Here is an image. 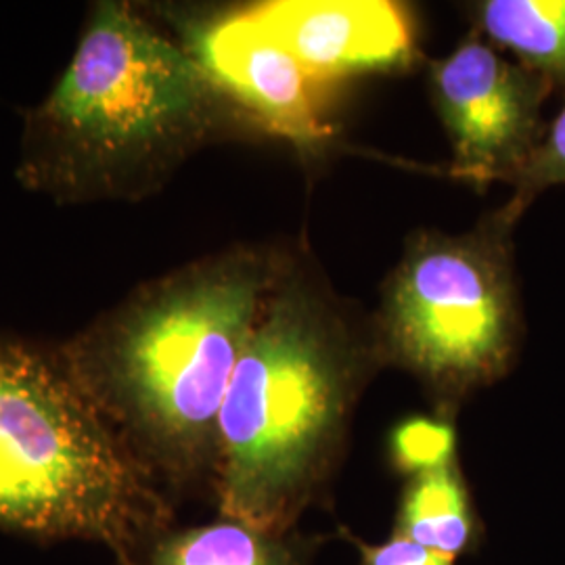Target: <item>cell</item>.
<instances>
[{"label":"cell","instance_id":"1","mask_svg":"<svg viewBox=\"0 0 565 565\" xmlns=\"http://www.w3.org/2000/svg\"><path fill=\"white\" fill-rule=\"evenodd\" d=\"M281 279L270 256L235 249L142 285L63 345L72 377L153 478L216 469L226 390Z\"/></svg>","mask_w":565,"mask_h":565},{"label":"cell","instance_id":"2","mask_svg":"<svg viewBox=\"0 0 565 565\" xmlns=\"http://www.w3.org/2000/svg\"><path fill=\"white\" fill-rule=\"evenodd\" d=\"M218 97L184 46L128 2H99L25 120L18 179L60 203L137 200L207 135Z\"/></svg>","mask_w":565,"mask_h":565},{"label":"cell","instance_id":"3","mask_svg":"<svg viewBox=\"0 0 565 565\" xmlns=\"http://www.w3.org/2000/svg\"><path fill=\"white\" fill-rule=\"evenodd\" d=\"M356 361L338 317L300 282L281 279L218 417L224 518L270 534L296 518L342 431Z\"/></svg>","mask_w":565,"mask_h":565},{"label":"cell","instance_id":"4","mask_svg":"<svg viewBox=\"0 0 565 565\" xmlns=\"http://www.w3.org/2000/svg\"><path fill=\"white\" fill-rule=\"evenodd\" d=\"M163 524L153 476L61 354L0 335V527L99 543L130 565Z\"/></svg>","mask_w":565,"mask_h":565},{"label":"cell","instance_id":"5","mask_svg":"<svg viewBox=\"0 0 565 565\" xmlns=\"http://www.w3.org/2000/svg\"><path fill=\"white\" fill-rule=\"evenodd\" d=\"M499 212L473 233L408 243L380 308L387 354L445 394L501 377L520 340V310Z\"/></svg>","mask_w":565,"mask_h":565},{"label":"cell","instance_id":"6","mask_svg":"<svg viewBox=\"0 0 565 565\" xmlns=\"http://www.w3.org/2000/svg\"><path fill=\"white\" fill-rule=\"evenodd\" d=\"M431 95L469 181H515L543 139L541 107L553 84L471 36L431 65Z\"/></svg>","mask_w":565,"mask_h":565},{"label":"cell","instance_id":"7","mask_svg":"<svg viewBox=\"0 0 565 565\" xmlns=\"http://www.w3.org/2000/svg\"><path fill=\"white\" fill-rule=\"evenodd\" d=\"M186 51L205 76L270 132L298 145L329 139V82L306 70L247 9L191 28Z\"/></svg>","mask_w":565,"mask_h":565},{"label":"cell","instance_id":"8","mask_svg":"<svg viewBox=\"0 0 565 565\" xmlns=\"http://www.w3.org/2000/svg\"><path fill=\"white\" fill-rule=\"evenodd\" d=\"M247 13L323 81L401 67L413 55V25L384 0H277Z\"/></svg>","mask_w":565,"mask_h":565},{"label":"cell","instance_id":"9","mask_svg":"<svg viewBox=\"0 0 565 565\" xmlns=\"http://www.w3.org/2000/svg\"><path fill=\"white\" fill-rule=\"evenodd\" d=\"M130 565H298L279 534L224 518L181 532H162Z\"/></svg>","mask_w":565,"mask_h":565},{"label":"cell","instance_id":"10","mask_svg":"<svg viewBox=\"0 0 565 565\" xmlns=\"http://www.w3.org/2000/svg\"><path fill=\"white\" fill-rule=\"evenodd\" d=\"M478 20L490 41L565 88V0H488Z\"/></svg>","mask_w":565,"mask_h":565},{"label":"cell","instance_id":"11","mask_svg":"<svg viewBox=\"0 0 565 565\" xmlns=\"http://www.w3.org/2000/svg\"><path fill=\"white\" fill-rule=\"evenodd\" d=\"M398 536L452 559L471 543L469 497L455 467L417 476L404 492Z\"/></svg>","mask_w":565,"mask_h":565},{"label":"cell","instance_id":"12","mask_svg":"<svg viewBox=\"0 0 565 565\" xmlns=\"http://www.w3.org/2000/svg\"><path fill=\"white\" fill-rule=\"evenodd\" d=\"M457 436L455 429L438 419L413 417L392 434V459L406 473L424 476L452 465Z\"/></svg>","mask_w":565,"mask_h":565},{"label":"cell","instance_id":"13","mask_svg":"<svg viewBox=\"0 0 565 565\" xmlns=\"http://www.w3.org/2000/svg\"><path fill=\"white\" fill-rule=\"evenodd\" d=\"M515 195L501 210L509 223H515L527 203L553 184L565 182V107L548 126L534 153L515 177Z\"/></svg>","mask_w":565,"mask_h":565},{"label":"cell","instance_id":"14","mask_svg":"<svg viewBox=\"0 0 565 565\" xmlns=\"http://www.w3.org/2000/svg\"><path fill=\"white\" fill-rule=\"evenodd\" d=\"M363 565H452V559L396 536L384 545H363Z\"/></svg>","mask_w":565,"mask_h":565}]
</instances>
